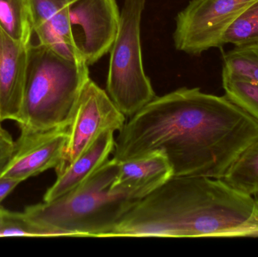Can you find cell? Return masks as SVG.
Wrapping results in <instances>:
<instances>
[{"label": "cell", "instance_id": "obj_1", "mask_svg": "<svg viewBox=\"0 0 258 257\" xmlns=\"http://www.w3.org/2000/svg\"><path fill=\"white\" fill-rule=\"evenodd\" d=\"M258 140V122L226 95L181 88L156 97L131 116L116 139L113 158L161 152L173 177L224 179Z\"/></svg>", "mask_w": 258, "mask_h": 257}, {"label": "cell", "instance_id": "obj_2", "mask_svg": "<svg viewBox=\"0 0 258 257\" xmlns=\"http://www.w3.org/2000/svg\"><path fill=\"white\" fill-rule=\"evenodd\" d=\"M258 206L252 196L224 179L173 177L136 201L113 237H257Z\"/></svg>", "mask_w": 258, "mask_h": 257}, {"label": "cell", "instance_id": "obj_3", "mask_svg": "<svg viewBox=\"0 0 258 257\" xmlns=\"http://www.w3.org/2000/svg\"><path fill=\"white\" fill-rule=\"evenodd\" d=\"M118 169L119 161L108 159L74 190L27 207L24 213L50 237L110 238L124 214L139 200L128 191L112 188Z\"/></svg>", "mask_w": 258, "mask_h": 257}, {"label": "cell", "instance_id": "obj_4", "mask_svg": "<svg viewBox=\"0 0 258 257\" xmlns=\"http://www.w3.org/2000/svg\"><path fill=\"white\" fill-rule=\"evenodd\" d=\"M89 78L87 63L63 58L39 42L31 43L24 98L16 121L21 132L68 128Z\"/></svg>", "mask_w": 258, "mask_h": 257}, {"label": "cell", "instance_id": "obj_5", "mask_svg": "<svg viewBox=\"0 0 258 257\" xmlns=\"http://www.w3.org/2000/svg\"><path fill=\"white\" fill-rule=\"evenodd\" d=\"M147 0H124L110 48L107 92L125 116H134L156 95L144 69L141 24Z\"/></svg>", "mask_w": 258, "mask_h": 257}, {"label": "cell", "instance_id": "obj_6", "mask_svg": "<svg viewBox=\"0 0 258 257\" xmlns=\"http://www.w3.org/2000/svg\"><path fill=\"white\" fill-rule=\"evenodd\" d=\"M254 1L192 0L176 18L175 48L194 55L220 48L226 30Z\"/></svg>", "mask_w": 258, "mask_h": 257}, {"label": "cell", "instance_id": "obj_7", "mask_svg": "<svg viewBox=\"0 0 258 257\" xmlns=\"http://www.w3.org/2000/svg\"><path fill=\"white\" fill-rule=\"evenodd\" d=\"M126 116L119 110L107 92L89 78L82 89L71 123L68 138L56 175L63 173L102 133L120 131Z\"/></svg>", "mask_w": 258, "mask_h": 257}, {"label": "cell", "instance_id": "obj_8", "mask_svg": "<svg viewBox=\"0 0 258 257\" xmlns=\"http://www.w3.org/2000/svg\"><path fill=\"white\" fill-rule=\"evenodd\" d=\"M69 18L73 36L88 66L110 51L119 28L116 0H72Z\"/></svg>", "mask_w": 258, "mask_h": 257}, {"label": "cell", "instance_id": "obj_9", "mask_svg": "<svg viewBox=\"0 0 258 257\" xmlns=\"http://www.w3.org/2000/svg\"><path fill=\"white\" fill-rule=\"evenodd\" d=\"M68 128L21 132L0 176L23 182L58 166L68 138Z\"/></svg>", "mask_w": 258, "mask_h": 257}, {"label": "cell", "instance_id": "obj_10", "mask_svg": "<svg viewBox=\"0 0 258 257\" xmlns=\"http://www.w3.org/2000/svg\"><path fill=\"white\" fill-rule=\"evenodd\" d=\"M30 45L12 39L0 27V123L18 120L24 98Z\"/></svg>", "mask_w": 258, "mask_h": 257}, {"label": "cell", "instance_id": "obj_11", "mask_svg": "<svg viewBox=\"0 0 258 257\" xmlns=\"http://www.w3.org/2000/svg\"><path fill=\"white\" fill-rule=\"evenodd\" d=\"M173 178L166 157L153 152L135 159L119 161V169L112 188L125 190L142 199Z\"/></svg>", "mask_w": 258, "mask_h": 257}, {"label": "cell", "instance_id": "obj_12", "mask_svg": "<svg viewBox=\"0 0 258 257\" xmlns=\"http://www.w3.org/2000/svg\"><path fill=\"white\" fill-rule=\"evenodd\" d=\"M115 143L113 131L102 133L87 150L57 175L55 183L44 195L43 202L54 200L83 184L109 159L114 151Z\"/></svg>", "mask_w": 258, "mask_h": 257}, {"label": "cell", "instance_id": "obj_13", "mask_svg": "<svg viewBox=\"0 0 258 257\" xmlns=\"http://www.w3.org/2000/svg\"><path fill=\"white\" fill-rule=\"evenodd\" d=\"M0 27L12 39L30 45L34 30L30 0H0Z\"/></svg>", "mask_w": 258, "mask_h": 257}, {"label": "cell", "instance_id": "obj_14", "mask_svg": "<svg viewBox=\"0 0 258 257\" xmlns=\"http://www.w3.org/2000/svg\"><path fill=\"white\" fill-rule=\"evenodd\" d=\"M224 180L239 191L258 195V140L236 160Z\"/></svg>", "mask_w": 258, "mask_h": 257}, {"label": "cell", "instance_id": "obj_15", "mask_svg": "<svg viewBox=\"0 0 258 257\" xmlns=\"http://www.w3.org/2000/svg\"><path fill=\"white\" fill-rule=\"evenodd\" d=\"M222 73L258 82V42L234 46L226 53Z\"/></svg>", "mask_w": 258, "mask_h": 257}, {"label": "cell", "instance_id": "obj_16", "mask_svg": "<svg viewBox=\"0 0 258 257\" xmlns=\"http://www.w3.org/2000/svg\"><path fill=\"white\" fill-rule=\"evenodd\" d=\"M225 95L258 122V82L222 73Z\"/></svg>", "mask_w": 258, "mask_h": 257}, {"label": "cell", "instance_id": "obj_17", "mask_svg": "<svg viewBox=\"0 0 258 257\" xmlns=\"http://www.w3.org/2000/svg\"><path fill=\"white\" fill-rule=\"evenodd\" d=\"M258 42V0L230 26L222 38V46L248 45Z\"/></svg>", "mask_w": 258, "mask_h": 257}, {"label": "cell", "instance_id": "obj_18", "mask_svg": "<svg viewBox=\"0 0 258 257\" xmlns=\"http://www.w3.org/2000/svg\"><path fill=\"white\" fill-rule=\"evenodd\" d=\"M50 237L45 228L33 221L25 213L5 209L0 205V238L4 237Z\"/></svg>", "mask_w": 258, "mask_h": 257}, {"label": "cell", "instance_id": "obj_19", "mask_svg": "<svg viewBox=\"0 0 258 257\" xmlns=\"http://www.w3.org/2000/svg\"><path fill=\"white\" fill-rule=\"evenodd\" d=\"M15 148V140L0 123V174L9 162Z\"/></svg>", "mask_w": 258, "mask_h": 257}, {"label": "cell", "instance_id": "obj_20", "mask_svg": "<svg viewBox=\"0 0 258 257\" xmlns=\"http://www.w3.org/2000/svg\"><path fill=\"white\" fill-rule=\"evenodd\" d=\"M20 184L16 180L0 176V205Z\"/></svg>", "mask_w": 258, "mask_h": 257}, {"label": "cell", "instance_id": "obj_21", "mask_svg": "<svg viewBox=\"0 0 258 257\" xmlns=\"http://www.w3.org/2000/svg\"><path fill=\"white\" fill-rule=\"evenodd\" d=\"M256 201H257V206H258V199H256ZM257 237H258V234H257Z\"/></svg>", "mask_w": 258, "mask_h": 257}]
</instances>
